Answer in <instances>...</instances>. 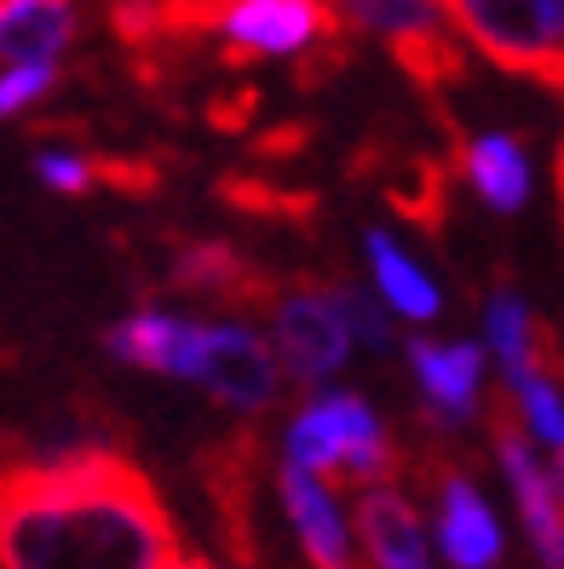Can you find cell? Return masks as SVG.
I'll use <instances>...</instances> for the list:
<instances>
[{
	"mask_svg": "<svg viewBox=\"0 0 564 569\" xmlns=\"http://www.w3.org/2000/svg\"><path fill=\"white\" fill-rule=\"evenodd\" d=\"M190 552L161 489L105 443H63L0 472V569H179Z\"/></svg>",
	"mask_w": 564,
	"mask_h": 569,
	"instance_id": "1",
	"label": "cell"
},
{
	"mask_svg": "<svg viewBox=\"0 0 564 569\" xmlns=\"http://www.w3.org/2000/svg\"><path fill=\"white\" fill-rule=\"evenodd\" d=\"M190 41H214L219 58H294L346 41L335 0H161V52L179 58Z\"/></svg>",
	"mask_w": 564,
	"mask_h": 569,
	"instance_id": "2",
	"label": "cell"
},
{
	"mask_svg": "<svg viewBox=\"0 0 564 569\" xmlns=\"http://www.w3.org/2000/svg\"><path fill=\"white\" fill-rule=\"evenodd\" d=\"M288 466H300L311 478H346L352 489H369L404 472V455H397L392 431L357 391H323L288 426Z\"/></svg>",
	"mask_w": 564,
	"mask_h": 569,
	"instance_id": "3",
	"label": "cell"
},
{
	"mask_svg": "<svg viewBox=\"0 0 564 569\" xmlns=\"http://www.w3.org/2000/svg\"><path fill=\"white\" fill-rule=\"evenodd\" d=\"M444 18L489 63H502V70L530 76L536 87L558 92V81H564L558 0H444Z\"/></svg>",
	"mask_w": 564,
	"mask_h": 569,
	"instance_id": "4",
	"label": "cell"
},
{
	"mask_svg": "<svg viewBox=\"0 0 564 569\" xmlns=\"http://www.w3.org/2000/svg\"><path fill=\"white\" fill-rule=\"evenodd\" d=\"M196 386H208L225 409L265 415L283 397V362L277 351L243 322H202L196 328Z\"/></svg>",
	"mask_w": 564,
	"mask_h": 569,
	"instance_id": "5",
	"label": "cell"
},
{
	"mask_svg": "<svg viewBox=\"0 0 564 569\" xmlns=\"http://www.w3.org/2000/svg\"><path fill=\"white\" fill-rule=\"evenodd\" d=\"M271 322H277V362L288 380L300 386H323L328 375H340L346 357H352V333L335 311V293L328 288H283L271 306Z\"/></svg>",
	"mask_w": 564,
	"mask_h": 569,
	"instance_id": "6",
	"label": "cell"
},
{
	"mask_svg": "<svg viewBox=\"0 0 564 569\" xmlns=\"http://www.w3.org/2000/svg\"><path fill=\"white\" fill-rule=\"evenodd\" d=\"M489 438H495V455H502V472L518 495V512H524V529L536 541V558L542 569H564V523H558V466H547L536 449H530L524 426L507 403V391L489 397Z\"/></svg>",
	"mask_w": 564,
	"mask_h": 569,
	"instance_id": "7",
	"label": "cell"
},
{
	"mask_svg": "<svg viewBox=\"0 0 564 569\" xmlns=\"http://www.w3.org/2000/svg\"><path fill=\"white\" fill-rule=\"evenodd\" d=\"M433 489H438V547L455 569H502V523L478 483L455 460H433Z\"/></svg>",
	"mask_w": 564,
	"mask_h": 569,
	"instance_id": "8",
	"label": "cell"
},
{
	"mask_svg": "<svg viewBox=\"0 0 564 569\" xmlns=\"http://www.w3.org/2000/svg\"><path fill=\"white\" fill-rule=\"evenodd\" d=\"M168 288L196 293V299H219V306H237V311H265L277 299V282L248 253H237L230 242H208V237L174 248Z\"/></svg>",
	"mask_w": 564,
	"mask_h": 569,
	"instance_id": "9",
	"label": "cell"
},
{
	"mask_svg": "<svg viewBox=\"0 0 564 569\" xmlns=\"http://www.w3.org/2000/svg\"><path fill=\"white\" fill-rule=\"evenodd\" d=\"M409 362L426 397V420L444 431L467 426L484 386V351L473 340H409Z\"/></svg>",
	"mask_w": 564,
	"mask_h": 569,
	"instance_id": "10",
	"label": "cell"
},
{
	"mask_svg": "<svg viewBox=\"0 0 564 569\" xmlns=\"http://www.w3.org/2000/svg\"><path fill=\"white\" fill-rule=\"evenodd\" d=\"M357 535L375 569H433L426 558V535L420 512L409 507V495H397L392 483L357 489Z\"/></svg>",
	"mask_w": 564,
	"mask_h": 569,
	"instance_id": "11",
	"label": "cell"
},
{
	"mask_svg": "<svg viewBox=\"0 0 564 569\" xmlns=\"http://www.w3.org/2000/svg\"><path fill=\"white\" fill-rule=\"evenodd\" d=\"M81 36V0H0V63H58Z\"/></svg>",
	"mask_w": 564,
	"mask_h": 569,
	"instance_id": "12",
	"label": "cell"
},
{
	"mask_svg": "<svg viewBox=\"0 0 564 569\" xmlns=\"http://www.w3.org/2000/svg\"><path fill=\"white\" fill-rule=\"evenodd\" d=\"M196 328L190 317H168V311H132L110 328V357L132 362V368H150V375H168V380H190L196 368Z\"/></svg>",
	"mask_w": 564,
	"mask_h": 569,
	"instance_id": "13",
	"label": "cell"
},
{
	"mask_svg": "<svg viewBox=\"0 0 564 569\" xmlns=\"http://www.w3.org/2000/svg\"><path fill=\"white\" fill-rule=\"evenodd\" d=\"M461 173H467V184L478 190V202L495 208V213H518L530 202V190H536L530 156H524L518 139H507V132H478V139H467Z\"/></svg>",
	"mask_w": 564,
	"mask_h": 569,
	"instance_id": "14",
	"label": "cell"
},
{
	"mask_svg": "<svg viewBox=\"0 0 564 569\" xmlns=\"http://www.w3.org/2000/svg\"><path fill=\"white\" fill-rule=\"evenodd\" d=\"M484 340H489L495 357H502V386L536 375V368H553L547 328L536 322V311H530L513 288L489 293V306H484Z\"/></svg>",
	"mask_w": 564,
	"mask_h": 569,
	"instance_id": "15",
	"label": "cell"
},
{
	"mask_svg": "<svg viewBox=\"0 0 564 569\" xmlns=\"http://www.w3.org/2000/svg\"><path fill=\"white\" fill-rule=\"evenodd\" d=\"M369 277H375V288H380V299L397 311V317H409V322H433L438 311H444V299H438V288H433V277L420 271V264L397 248L386 230H369Z\"/></svg>",
	"mask_w": 564,
	"mask_h": 569,
	"instance_id": "16",
	"label": "cell"
},
{
	"mask_svg": "<svg viewBox=\"0 0 564 569\" xmlns=\"http://www.w3.org/2000/svg\"><path fill=\"white\" fill-rule=\"evenodd\" d=\"M346 18L357 29H369L380 41H404V36H426V29H449L444 0H340Z\"/></svg>",
	"mask_w": 564,
	"mask_h": 569,
	"instance_id": "17",
	"label": "cell"
},
{
	"mask_svg": "<svg viewBox=\"0 0 564 569\" xmlns=\"http://www.w3.org/2000/svg\"><path fill=\"white\" fill-rule=\"evenodd\" d=\"M36 173L58 196H87L92 184H105V156H92L87 144H63L58 132H36Z\"/></svg>",
	"mask_w": 564,
	"mask_h": 569,
	"instance_id": "18",
	"label": "cell"
},
{
	"mask_svg": "<svg viewBox=\"0 0 564 569\" xmlns=\"http://www.w3.org/2000/svg\"><path fill=\"white\" fill-rule=\"evenodd\" d=\"M58 87V63H7L0 70V116H23Z\"/></svg>",
	"mask_w": 564,
	"mask_h": 569,
	"instance_id": "19",
	"label": "cell"
},
{
	"mask_svg": "<svg viewBox=\"0 0 564 569\" xmlns=\"http://www.w3.org/2000/svg\"><path fill=\"white\" fill-rule=\"evenodd\" d=\"M328 293H335V311H340L352 340H363L369 351H386L392 346V328H386V317H380V306H375L369 293H357V288H328Z\"/></svg>",
	"mask_w": 564,
	"mask_h": 569,
	"instance_id": "20",
	"label": "cell"
},
{
	"mask_svg": "<svg viewBox=\"0 0 564 569\" xmlns=\"http://www.w3.org/2000/svg\"><path fill=\"white\" fill-rule=\"evenodd\" d=\"M179 569H202V558H185V563H179Z\"/></svg>",
	"mask_w": 564,
	"mask_h": 569,
	"instance_id": "21",
	"label": "cell"
},
{
	"mask_svg": "<svg viewBox=\"0 0 564 569\" xmlns=\"http://www.w3.org/2000/svg\"><path fill=\"white\" fill-rule=\"evenodd\" d=\"M335 7H340V0H335Z\"/></svg>",
	"mask_w": 564,
	"mask_h": 569,
	"instance_id": "22",
	"label": "cell"
},
{
	"mask_svg": "<svg viewBox=\"0 0 564 569\" xmlns=\"http://www.w3.org/2000/svg\"><path fill=\"white\" fill-rule=\"evenodd\" d=\"M202 569H208V563H202Z\"/></svg>",
	"mask_w": 564,
	"mask_h": 569,
	"instance_id": "23",
	"label": "cell"
}]
</instances>
